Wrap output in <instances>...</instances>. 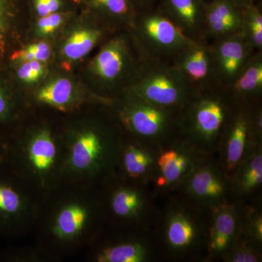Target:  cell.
<instances>
[{
	"label": "cell",
	"instance_id": "6da1fadb",
	"mask_svg": "<svg viewBox=\"0 0 262 262\" xmlns=\"http://www.w3.org/2000/svg\"><path fill=\"white\" fill-rule=\"evenodd\" d=\"M154 232L164 261L203 262L210 211L179 193L164 196Z\"/></svg>",
	"mask_w": 262,
	"mask_h": 262
},
{
	"label": "cell",
	"instance_id": "7a4b0ae2",
	"mask_svg": "<svg viewBox=\"0 0 262 262\" xmlns=\"http://www.w3.org/2000/svg\"><path fill=\"white\" fill-rule=\"evenodd\" d=\"M234 107L222 86L196 92L182 110L179 139L201 154L215 158Z\"/></svg>",
	"mask_w": 262,
	"mask_h": 262
},
{
	"label": "cell",
	"instance_id": "3957f363",
	"mask_svg": "<svg viewBox=\"0 0 262 262\" xmlns=\"http://www.w3.org/2000/svg\"><path fill=\"white\" fill-rule=\"evenodd\" d=\"M113 103L114 117L125 135L157 149L179 139L182 111L157 106L128 91Z\"/></svg>",
	"mask_w": 262,
	"mask_h": 262
},
{
	"label": "cell",
	"instance_id": "277c9868",
	"mask_svg": "<svg viewBox=\"0 0 262 262\" xmlns=\"http://www.w3.org/2000/svg\"><path fill=\"white\" fill-rule=\"evenodd\" d=\"M106 199L103 213L113 225L122 228L154 231L160 206L149 186L119 177L105 183Z\"/></svg>",
	"mask_w": 262,
	"mask_h": 262
},
{
	"label": "cell",
	"instance_id": "5b68a950",
	"mask_svg": "<svg viewBox=\"0 0 262 262\" xmlns=\"http://www.w3.org/2000/svg\"><path fill=\"white\" fill-rule=\"evenodd\" d=\"M148 58L131 29L126 34L108 39L91 63L98 81L110 90L123 87L127 91L134 83Z\"/></svg>",
	"mask_w": 262,
	"mask_h": 262
},
{
	"label": "cell",
	"instance_id": "8992f818",
	"mask_svg": "<svg viewBox=\"0 0 262 262\" xmlns=\"http://www.w3.org/2000/svg\"><path fill=\"white\" fill-rule=\"evenodd\" d=\"M127 91L157 106L180 111L196 93L172 63L149 58Z\"/></svg>",
	"mask_w": 262,
	"mask_h": 262
},
{
	"label": "cell",
	"instance_id": "52a82bcc",
	"mask_svg": "<svg viewBox=\"0 0 262 262\" xmlns=\"http://www.w3.org/2000/svg\"><path fill=\"white\" fill-rule=\"evenodd\" d=\"M130 29L146 56L154 61L171 63L195 42L156 8L136 13Z\"/></svg>",
	"mask_w": 262,
	"mask_h": 262
},
{
	"label": "cell",
	"instance_id": "ba28073f",
	"mask_svg": "<svg viewBox=\"0 0 262 262\" xmlns=\"http://www.w3.org/2000/svg\"><path fill=\"white\" fill-rule=\"evenodd\" d=\"M208 158L182 139L173 141L158 151L157 173L150 187L158 198L177 192L191 173Z\"/></svg>",
	"mask_w": 262,
	"mask_h": 262
},
{
	"label": "cell",
	"instance_id": "9c48e42d",
	"mask_svg": "<svg viewBox=\"0 0 262 262\" xmlns=\"http://www.w3.org/2000/svg\"><path fill=\"white\" fill-rule=\"evenodd\" d=\"M196 206L211 211L215 207L235 201L230 178L215 158H208L191 173L178 190Z\"/></svg>",
	"mask_w": 262,
	"mask_h": 262
},
{
	"label": "cell",
	"instance_id": "30bf717a",
	"mask_svg": "<svg viewBox=\"0 0 262 262\" xmlns=\"http://www.w3.org/2000/svg\"><path fill=\"white\" fill-rule=\"evenodd\" d=\"M253 105L235 106L221 137L215 158L229 178L239 164L262 146L255 139L251 127Z\"/></svg>",
	"mask_w": 262,
	"mask_h": 262
},
{
	"label": "cell",
	"instance_id": "8fae6325",
	"mask_svg": "<svg viewBox=\"0 0 262 262\" xmlns=\"http://www.w3.org/2000/svg\"><path fill=\"white\" fill-rule=\"evenodd\" d=\"M122 228V227H121ZM122 233L106 241L96 253L99 262L164 261L154 232L122 228Z\"/></svg>",
	"mask_w": 262,
	"mask_h": 262
},
{
	"label": "cell",
	"instance_id": "7c38bea8",
	"mask_svg": "<svg viewBox=\"0 0 262 262\" xmlns=\"http://www.w3.org/2000/svg\"><path fill=\"white\" fill-rule=\"evenodd\" d=\"M242 203L232 201L210 211L208 241L203 262L221 261L242 232Z\"/></svg>",
	"mask_w": 262,
	"mask_h": 262
},
{
	"label": "cell",
	"instance_id": "4fadbf2b",
	"mask_svg": "<svg viewBox=\"0 0 262 262\" xmlns=\"http://www.w3.org/2000/svg\"><path fill=\"white\" fill-rule=\"evenodd\" d=\"M158 151L123 134L117 176L150 187L157 173Z\"/></svg>",
	"mask_w": 262,
	"mask_h": 262
},
{
	"label": "cell",
	"instance_id": "5bb4252c",
	"mask_svg": "<svg viewBox=\"0 0 262 262\" xmlns=\"http://www.w3.org/2000/svg\"><path fill=\"white\" fill-rule=\"evenodd\" d=\"M217 82L229 85L239 75L254 54L241 34L209 43Z\"/></svg>",
	"mask_w": 262,
	"mask_h": 262
},
{
	"label": "cell",
	"instance_id": "9a60e30c",
	"mask_svg": "<svg viewBox=\"0 0 262 262\" xmlns=\"http://www.w3.org/2000/svg\"><path fill=\"white\" fill-rule=\"evenodd\" d=\"M171 63L195 92L221 86L215 79L209 43H193Z\"/></svg>",
	"mask_w": 262,
	"mask_h": 262
},
{
	"label": "cell",
	"instance_id": "2e32d148",
	"mask_svg": "<svg viewBox=\"0 0 262 262\" xmlns=\"http://www.w3.org/2000/svg\"><path fill=\"white\" fill-rule=\"evenodd\" d=\"M206 2L207 0H159L156 8L173 21L186 37L195 42H206Z\"/></svg>",
	"mask_w": 262,
	"mask_h": 262
},
{
	"label": "cell",
	"instance_id": "e0dca14e",
	"mask_svg": "<svg viewBox=\"0 0 262 262\" xmlns=\"http://www.w3.org/2000/svg\"><path fill=\"white\" fill-rule=\"evenodd\" d=\"M24 155L25 164L41 178L52 175L60 163V147L48 130L38 131L29 140L24 151L8 149L7 155Z\"/></svg>",
	"mask_w": 262,
	"mask_h": 262
},
{
	"label": "cell",
	"instance_id": "ac0fdd59",
	"mask_svg": "<svg viewBox=\"0 0 262 262\" xmlns=\"http://www.w3.org/2000/svg\"><path fill=\"white\" fill-rule=\"evenodd\" d=\"M243 11L229 0H207L205 30L208 43L241 33Z\"/></svg>",
	"mask_w": 262,
	"mask_h": 262
},
{
	"label": "cell",
	"instance_id": "d6986e66",
	"mask_svg": "<svg viewBox=\"0 0 262 262\" xmlns=\"http://www.w3.org/2000/svg\"><path fill=\"white\" fill-rule=\"evenodd\" d=\"M234 201L253 203L262 201V146H257L230 177Z\"/></svg>",
	"mask_w": 262,
	"mask_h": 262
},
{
	"label": "cell",
	"instance_id": "ffe728a7",
	"mask_svg": "<svg viewBox=\"0 0 262 262\" xmlns=\"http://www.w3.org/2000/svg\"><path fill=\"white\" fill-rule=\"evenodd\" d=\"M224 89L235 106L262 102V51L254 53L237 77Z\"/></svg>",
	"mask_w": 262,
	"mask_h": 262
},
{
	"label": "cell",
	"instance_id": "44dd1931",
	"mask_svg": "<svg viewBox=\"0 0 262 262\" xmlns=\"http://www.w3.org/2000/svg\"><path fill=\"white\" fill-rule=\"evenodd\" d=\"M3 165L0 166V230L5 232L14 227L23 209V200L13 183L1 173Z\"/></svg>",
	"mask_w": 262,
	"mask_h": 262
},
{
	"label": "cell",
	"instance_id": "7402d4cb",
	"mask_svg": "<svg viewBox=\"0 0 262 262\" xmlns=\"http://www.w3.org/2000/svg\"><path fill=\"white\" fill-rule=\"evenodd\" d=\"M91 211L80 205L71 204L62 208L57 215L54 232L59 237H76L89 225Z\"/></svg>",
	"mask_w": 262,
	"mask_h": 262
},
{
	"label": "cell",
	"instance_id": "603a6c76",
	"mask_svg": "<svg viewBox=\"0 0 262 262\" xmlns=\"http://www.w3.org/2000/svg\"><path fill=\"white\" fill-rule=\"evenodd\" d=\"M83 2L106 20L127 24L130 29L132 27L136 11L130 0H83Z\"/></svg>",
	"mask_w": 262,
	"mask_h": 262
},
{
	"label": "cell",
	"instance_id": "cb8c5ba5",
	"mask_svg": "<svg viewBox=\"0 0 262 262\" xmlns=\"http://www.w3.org/2000/svg\"><path fill=\"white\" fill-rule=\"evenodd\" d=\"M105 36L101 28H87L74 32L67 39L63 48V53L68 59H80L92 51L93 48Z\"/></svg>",
	"mask_w": 262,
	"mask_h": 262
},
{
	"label": "cell",
	"instance_id": "d4e9b609",
	"mask_svg": "<svg viewBox=\"0 0 262 262\" xmlns=\"http://www.w3.org/2000/svg\"><path fill=\"white\" fill-rule=\"evenodd\" d=\"M241 35L253 53L262 51L261 1L242 10Z\"/></svg>",
	"mask_w": 262,
	"mask_h": 262
},
{
	"label": "cell",
	"instance_id": "484cf974",
	"mask_svg": "<svg viewBox=\"0 0 262 262\" xmlns=\"http://www.w3.org/2000/svg\"><path fill=\"white\" fill-rule=\"evenodd\" d=\"M222 262H261L262 245L241 232L237 241L225 253Z\"/></svg>",
	"mask_w": 262,
	"mask_h": 262
},
{
	"label": "cell",
	"instance_id": "4316f807",
	"mask_svg": "<svg viewBox=\"0 0 262 262\" xmlns=\"http://www.w3.org/2000/svg\"><path fill=\"white\" fill-rule=\"evenodd\" d=\"M73 85L68 79L60 78L47 84L39 91L37 99L54 107H65L70 102Z\"/></svg>",
	"mask_w": 262,
	"mask_h": 262
},
{
	"label": "cell",
	"instance_id": "83f0119b",
	"mask_svg": "<svg viewBox=\"0 0 262 262\" xmlns=\"http://www.w3.org/2000/svg\"><path fill=\"white\" fill-rule=\"evenodd\" d=\"M242 232L262 245V201L242 203Z\"/></svg>",
	"mask_w": 262,
	"mask_h": 262
},
{
	"label": "cell",
	"instance_id": "f1b7e54d",
	"mask_svg": "<svg viewBox=\"0 0 262 262\" xmlns=\"http://www.w3.org/2000/svg\"><path fill=\"white\" fill-rule=\"evenodd\" d=\"M45 72L42 62L33 61L23 62L22 65L17 70V75L20 80L27 83L37 82L42 77Z\"/></svg>",
	"mask_w": 262,
	"mask_h": 262
},
{
	"label": "cell",
	"instance_id": "f546056e",
	"mask_svg": "<svg viewBox=\"0 0 262 262\" xmlns=\"http://www.w3.org/2000/svg\"><path fill=\"white\" fill-rule=\"evenodd\" d=\"M64 20L65 14L62 12H57L39 18L37 21V33L42 36L53 34Z\"/></svg>",
	"mask_w": 262,
	"mask_h": 262
},
{
	"label": "cell",
	"instance_id": "4dcf8cb0",
	"mask_svg": "<svg viewBox=\"0 0 262 262\" xmlns=\"http://www.w3.org/2000/svg\"><path fill=\"white\" fill-rule=\"evenodd\" d=\"M33 8L39 18L61 12L65 8L64 0H32Z\"/></svg>",
	"mask_w": 262,
	"mask_h": 262
},
{
	"label": "cell",
	"instance_id": "1f68e13d",
	"mask_svg": "<svg viewBox=\"0 0 262 262\" xmlns=\"http://www.w3.org/2000/svg\"><path fill=\"white\" fill-rule=\"evenodd\" d=\"M29 51L33 52L35 60L40 62L48 61L51 57V49L46 42H38L27 47Z\"/></svg>",
	"mask_w": 262,
	"mask_h": 262
},
{
	"label": "cell",
	"instance_id": "d6a6232c",
	"mask_svg": "<svg viewBox=\"0 0 262 262\" xmlns=\"http://www.w3.org/2000/svg\"><path fill=\"white\" fill-rule=\"evenodd\" d=\"M131 4L135 8L136 13L154 9L159 0H130Z\"/></svg>",
	"mask_w": 262,
	"mask_h": 262
},
{
	"label": "cell",
	"instance_id": "836d02e7",
	"mask_svg": "<svg viewBox=\"0 0 262 262\" xmlns=\"http://www.w3.org/2000/svg\"><path fill=\"white\" fill-rule=\"evenodd\" d=\"M13 61H18L21 62H27L35 60V57L33 52L29 51L28 48L20 50L13 53L12 56Z\"/></svg>",
	"mask_w": 262,
	"mask_h": 262
},
{
	"label": "cell",
	"instance_id": "e575fe53",
	"mask_svg": "<svg viewBox=\"0 0 262 262\" xmlns=\"http://www.w3.org/2000/svg\"><path fill=\"white\" fill-rule=\"evenodd\" d=\"M10 106L8 99L0 89V121H3L8 116Z\"/></svg>",
	"mask_w": 262,
	"mask_h": 262
},
{
	"label": "cell",
	"instance_id": "d590c367",
	"mask_svg": "<svg viewBox=\"0 0 262 262\" xmlns=\"http://www.w3.org/2000/svg\"><path fill=\"white\" fill-rule=\"evenodd\" d=\"M10 0H0V32L3 30L5 13L8 9Z\"/></svg>",
	"mask_w": 262,
	"mask_h": 262
},
{
	"label": "cell",
	"instance_id": "8d00e7d4",
	"mask_svg": "<svg viewBox=\"0 0 262 262\" xmlns=\"http://www.w3.org/2000/svg\"><path fill=\"white\" fill-rule=\"evenodd\" d=\"M229 1L237 5L241 10H244V8H247L249 5L260 2L261 0H229Z\"/></svg>",
	"mask_w": 262,
	"mask_h": 262
},
{
	"label": "cell",
	"instance_id": "74e56055",
	"mask_svg": "<svg viewBox=\"0 0 262 262\" xmlns=\"http://www.w3.org/2000/svg\"><path fill=\"white\" fill-rule=\"evenodd\" d=\"M7 152H8V147L4 143L0 141V166L6 163Z\"/></svg>",
	"mask_w": 262,
	"mask_h": 262
},
{
	"label": "cell",
	"instance_id": "f35d334b",
	"mask_svg": "<svg viewBox=\"0 0 262 262\" xmlns=\"http://www.w3.org/2000/svg\"><path fill=\"white\" fill-rule=\"evenodd\" d=\"M72 1L76 3H82V2H83V0H72Z\"/></svg>",
	"mask_w": 262,
	"mask_h": 262
}]
</instances>
